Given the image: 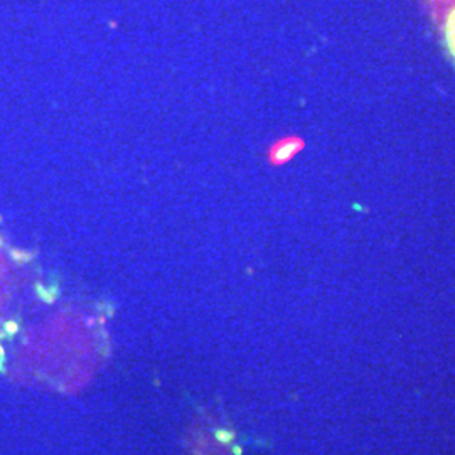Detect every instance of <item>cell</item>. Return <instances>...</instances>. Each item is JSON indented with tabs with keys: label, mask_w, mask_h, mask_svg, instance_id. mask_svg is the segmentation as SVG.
Listing matches in <instances>:
<instances>
[{
	"label": "cell",
	"mask_w": 455,
	"mask_h": 455,
	"mask_svg": "<svg viewBox=\"0 0 455 455\" xmlns=\"http://www.w3.org/2000/svg\"><path fill=\"white\" fill-rule=\"evenodd\" d=\"M444 41L450 57L455 63V5L447 12L444 19Z\"/></svg>",
	"instance_id": "obj_2"
},
{
	"label": "cell",
	"mask_w": 455,
	"mask_h": 455,
	"mask_svg": "<svg viewBox=\"0 0 455 455\" xmlns=\"http://www.w3.org/2000/svg\"><path fill=\"white\" fill-rule=\"evenodd\" d=\"M303 140L300 137H284V139H278L272 144V147L268 149L267 158L272 165H284L287 162H290L300 150L303 149Z\"/></svg>",
	"instance_id": "obj_1"
}]
</instances>
